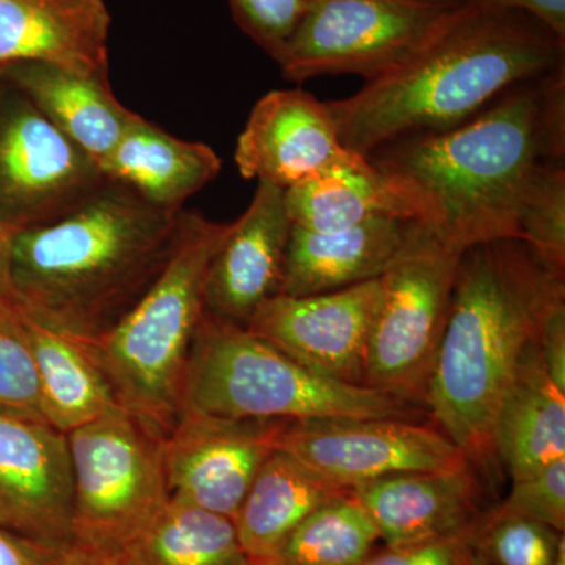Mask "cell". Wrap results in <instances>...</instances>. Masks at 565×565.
<instances>
[{"label": "cell", "instance_id": "obj_40", "mask_svg": "<svg viewBox=\"0 0 565 565\" xmlns=\"http://www.w3.org/2000/svg\"><path fill=\"white\" fill-rule=\"evenodd\" d=\"M247 565H280L275 563L273 559H266V561H248Z\"/></svg>", "mask_w": 565, "mask_h": 565}, {"label": "cell", "instance_id": "obj_27", "mask_svg": "<svg viewBox=\"0 0 565 565\" xmlns=\"http://www.w3.org/2000/svg\"><path fill=\"white\" fill-rule=\"evenodd\" d=\"M381 541L362 503L345 492L319 505L286 539L277 555L280 565H356Z\"/></svg>", "mask_w": 565, "mask_h": 565}, {"label": "cell", "instance_id": "obj_39", "mask_svg": "<svg viewBox=\"0 0 565 565\" xmlns=\"http://www.w3.org/2000/svg\"><path fill=\"white\" fill-rule=\"evenodd\" d=\"M429 2L441 3V6L456 7L460 3L467 2V0H429Z\"/></svg>", "mask_w": 565, "mask_h": 565}, {"label": "cell", "instance_id": "obj_30", "mask_svg": "<svg viewBox=\"0 0 565 565\" xmlns=\"http://www.w3.org/2000/svg\"><path fill=\"white\" fill-rule=\"evenodd\" d=\"M486 565H565V535L544 523L490 508L478 525Z\"/></svg>", "mask_w": 565, "mask_h": 565}, {"label": "cell", "instance_id": "obj_19", "mask_svg": "<svg viewBox=\"0 0 565 565\" xmlns=\"http://www.w3.org/2000/svg\"><path fill=\"white\" fill-rule=\"evenodd\" d=\"M414 222L374 217L352 228L330 233L292 225L280 294L313 296L381 278L403 247Z\"/></svg>", "mask_w": 565, "mask_h": 565}, {"label": "cell", "instance_id": "obj_31", "mask_svg": "<svg viewBox=\"0 0 565 565\" xmlns=\"http://www.w3.org/2000/svg\"><path fill=\"white\" fill-rule=\"evenodd\" d=\"M315 0H228L236 24L275 62Z\"/></svg>", "mask_w": 565, "mask_h": 565}, {"label": "cell", "instance_id": "obj_13", "mask_svg": "<svg viewBox=\"0 0 565 565\" xmlns=\"http://www.w3.org/2000/svg\"><path fill=\"white\" fill-rule=\"evenodd\" d=\"M285 422L184 412L162 441L170 500L234 520Z\"/></svg>", "mask_w": 565, "mask_h": 565}, {"label": "cell", "instance_id": "obj_35", "mask_svg": "<svg viewBox=\"0 0 565 565\" xmlns=\"http://www.w3.org/2000/svg\"><path fill=\"white\" fill-rule=\"evenodd\" d=\"M65 550L36 544L0 527V565H55Z\"/></svg>", "mask_w": 565, "mask_h": 565}, {"label": "cell", "instance_id": "obj_6", "mask_svg": "<svg viewBox=\"0 0 565 565\" xmlns=\"http://www.w3.org/2000/svg\"><path fill=\"white\" fill-rule=\"evenodd\" d=\"M184 412L230 419L401 418L424 408L370 386L323 377L245 327L204 311L184 386ZM182 412V414H184Z\"/></svg>", "mask_w": 565, "mask_h": 565}, {"label": "cell", "instance_id": "obj_15", "mask_svg": "<svg viewBox=\"0 0 565 565\" xmlns=\"http://www.w3.org/2000/svg\"><path fill=\"white\" fill-rule=\"evenodd\" d=\"M356 154L341 143L326 102L297 88L267 93L255 104L234 159L245 180L286 191Z\"/></svg>", "mask_w": 565, "mask_h": 565}, {"label": "cell", "instance_id": "obj_38", "mask_svg": "<svg viewBox=\"0 0 565 565\" xmlns=\"http://www.w3.org/2000/svg\"><path fill=\"white\" fill-rule=\"evenodd\" d=\"M55 565H118L114 557L73 545L66 548Z\"/></svg>", "mask_w": 565, "mask_h": 565}, {"label": "cell", "instance_id": "obj_7", "mask_svg": "<svg viewBox=\"0 0 565 565\" xmlns=\"http://www.w3.org/2000/svg\"><path fill=\"white\" fill-rule=\"evenodd\" d=\"M462 253L423 223H412L403 247L381 275V305L367 345L364 386L427 412L424 397Z\"/></svg>", "mask_w": 565, "mask_h": 565}, {"label": "cell", "instance_id": "obj_8", "mask_svg": "<svg viewBox=\"0 0 565 565\" xmlns=\"http://www.w3.org/2000/svg\"><path fill=\"white\" fill-rule=\"evenodd\" d=\"M74 545L117 557L169 501L162 441L122 408L66 434Z\"/></svg>", "mask_w": 565, "mask_h": 565}, {"label": "cell", "instance_id": "obj_11", "mask_svg": "<svg viewBox=\"0 0 565 565\" xmlns=\"http://www.w3.org/2000/svg\"><path fill=\"white\" fill-rule=\"evenodd\" d=\"M275 449L343 490L388 476L470 467L438 427L401 418L294 419Z\"/></svg>", "mask_w": 565, "mask_h": 565}, {"label": "cell", "instance_id": "obj_34", "mask_svg": "<svg viewBox=\"0 0 565 565\" xmlns=\"http://www.w3.org/2000/svg\"><path fill=\"white\" fill-rule=\"evenodd\" d=\"M537 348L546 373L565 392V302L557 303L546 316Z\"/></svg>", "mask_w": 565, "mask_h": 565}, {"label": "cell", "instance_id": "obj_20", "mask_svg": "<svg viewBox=\"0 0 565 565\" xmlns=\"http://www.w3.org/2000/svg\"><path fill=\"white\" fill-rule=\"evenodd\" d=\"M0 77L25 96L104 170L137 114L110 90L109 76H85L46 63H18Z\"/></svg>", "mask_w": 565, "mask_h": 565}, {"label": "cell", "instance_id": "obj_25", "mask_svg": "<svg viewBox=\"0 0 565 565\" xmlns=\"http://www.w3.org/2000/svg\"><path fill=\"white\" fill-rule=\"evenodd\" d=\"M22 316L35 353L47 424L66 435L118 408L109 382L87 344Z\"/></svg>", "mask_w": 565, "mask_h": 565}, {"label": "cell", "instance_id": "obj_26", "mask_svg": "<svg viewBox=\"0 0 565 565\" xmlns=\"http://www.w3.org/2000/svg\"><path fill=\"white\" fill-rule=\"evenodd\" d=\"M118 565H247L228 516L170 500L115 557Z\"/></svg>", "mask_w": 565, "mask_h": 565}, {"label": "cell", "instance_id": "obj_18", "mask_svg": "<svg viewBox=\"0 0 565 565\" xmlns=\"http://www.w3.org/2000/svg\"><path fill=\"white\" fill-rule=\"evenodd\" d=\"M110 22L104 0H0V71L46 63L107 76Z\"/></svg>", "mask_w": 565, "mask_h": 565}, {"label": "cell", "instance_id": "obj_2", "mask_svg": "<svg viewBox=\"0 0 565 565\" xmlns=\"http://www.w3.org/2000/svg\"><path fill=\"white\" fill-rule=\"evenodd\" d=\"M564 66L565 39L544 22L467 0L407 62L326 106L341 143L366 158L393 141L456 128L516 85Z\"/></svg>", "mask_w": 565, "mask_h": 565}, {"label": "cell", "instance_id": "obj_22", "mask_svg": "<svg viewBox=\"0 0 565 565\" xmlns=\"http://www.w3.org/2000/svg\"><path fill=\"white\" fill-rule=\"evenodd\" d=\"M494 446L512 482L565 459V392L546 373L537 340L516 366L498 414Z\"/></svg>", "mask_w": 565, "mask_h": 565}, {"label": "cell", "instance_id": "obj_9", "mask_svg": "<svg viewBox=\"0 0 565 565\" xmlns=\"http://www.w3.org/2000/svg\"><path fill=\"white\" fill-rule=\"evenodd\" d=\"M456 7L429 0H315L277 61L281 76L296 84L344 74L373 81L407 62Z\"/></svg>", "mask_w": 565, "mask_h": 565}, {"label": "cell", "instance_id": "obj_1", "mask_svg": "<svg viewBox=\"0 0 565 565\" xmlns=\"http://www.w3.org/2000/svg\"><path fill=\"white\" fill-rule=\"evenodd\" d=\"M564 156L565 66L516 85L456 128L393 141L366 158L404 193L416 222L465 252L516 237L527 181Z\"/></svg>", "mask_w": 565, "mask_h": 565}, {"label": "cell", "instance_id": "obj_12", "mask_svg": "<svg viewBox=\"0 0 565 565\" xmlns=\"http://www.w3.org/2000/svg\"><path fill=\"white\" fill-rule=\"evenodd\" d=\"M381 297V278L313 296L278 294L259 305L245 329L316 374L364 386Z\"/></svg>", "mask_w": 565, "mask_h": 565}, {"label": "cell", "instance_id": "obj_33", "mask_svg": "<svg viewBox=\"0 0 565 565\" xmlns=\"http://www.w3.org/2000/svg\"><path fill=\"white\" fill-rule=\"evenodd\" d=\"M356 565H486L478 548V526L451 537L405 546H386Z\"/></svg>", "mask_w": 565, "mask_h": 565}, {"label": "cell", "instance_id": "obj_37", "mask_svg": "<svg viewBox=\"0 0 565 565\" xmlns=\"http://www.w3.org/2000/svg\"><path fill=\"white\" fill-rule=\"evenodd\" d=\"M11 237L13 233L0 225V302L18 307L10 277Z\"/></svg>", "mask_w": 565, "mask_h": 565}, {"label": "cell", "instance_id": "obj_16", "mask_svg": "<svg viewBox=\"0 0 565 565\" xmlns=\"http://www.w3.org/2000/svg\"><path fill=\"white\" fill-rule=\"evenodd\" d=\"M292 222L285 189L258 181L250 206L215 253L204 282V311L245 327L259 305L280 294Z\"/></svg>", "mask_w": 565, "mask_h": 565}, {"label": "cell", "instance_id": "obj_29", "mask_svg": "<svg viewBox=\"0 0 565 565\" xmlns=\"http://www.w3.org/2000/svg\"><path fill=\"white\" fill-rule=\"evenodd\" d=\"M0 415L46 423L28 323L20 308L3 302H0Z\"/></svg>", "mask_w": 565, "mask_h": 565}, {"label": "cell", "instance_id": "obj_5", "mask_svg": "<svg viewBox=\"0 0 565 565\" xmlns=\"http://www.w3.org/2000/svg\"><path fill=\"white\" fill-rule=\"evenodd\" d=\"M232 226L181 210L166 269L109 333L87 344L118 407L158 440L169 437L184 412L185 374L204 315L207 269Z\"/></svg>", "mask_w": 565, "mask_h": 565}, {"label": "cell", "instance_id": "obj_14", "mask_svg": "<svg viewBox=\"0 0 565 565\" xmlns=\"http://www.w3.org/2000/svg\"><path fill=\"white\" fill-rule=\"evenodd\" d=\"M68 438L46 423L0 415V527L65 550L73 541Z\"/></svg>", "mask_w": 565, "mask_h": 565}, {"label": "cell", "instance_id": "obj_21", "mask_svg": "<svg viewBox=\"0 0 565 565\" xmlns=\"http://www.w3.org/2000/svg\"><path fill=\"white\" fill-rule=\"evenodd\" d=\"M221 170L222 159L207 145L177 139L137 115L103 173L132 189L145 202L178 211Z\"/></svg>", "mask_w": 565, "mask_h": 565}, {"label": "cell", "instance_id": "obj_4", "mask_svg": "<svg viewBox=\"0 0 565 565\" xmlns=\"http://www.w3.org/2000/svg\"><path fill=\"white\" fill-rule=\"evenodd\" d=\"M181 210H162L106 180L65 217L11 237L21 313L81 343L109 333L172 258Z\"/></svg>", "mask_w": 565, "mask_h": 565}, {"label": "cell", "instance_id": "obj_36", "mask_svg": "<svg viewBox=\"0 0 565 565\" xmlns=\"http://www.w3.org/2000/svg\"><path fill=\"white\" fill-rule=\"evenodd\" d=\"M497 6L523 10L544 22L561 39H565V0H484Z\"/></svg>", "mask_w": 565, "mask_h": 565}, {"label": "cell", "instance_id": "obj_17", "mask_svg": "<svg viewBox=\"0 0 565 565\" xmlns=\"http://www.w3.org/2000/svg\"><path fill=\"white\" fill-rule=\"evenodd\" d=\"M386 546H405L465 533L490 508L487 486L473 467L403 473L353 487Z\"/></svg>", "mask_w": 565, "mask_h": 565}, {"label": "cell", "instance_id": "obj_28", "mask_svg": "<svg viewBox=\"0 0 565 565\" xmlns=\"http://www.w3.org/2000/svg\"><path fill=\"white\" fill-rule=\"evenodd\" d=\"M516 237L565 275L564 159L546 161L534 170L516 210Z\"/></svg>", "mask_w": 565, "mask_h": 565}, {"label": "cell", "instance_id": "obj_23", "mask_svg": "<svg viewBox=\"0 0 565 565\" xmlns=\"http://www.w3.org/2000/svg\"><path fill=\"white\" fill-rule=\"evenodd\" d=\"M292 225L316 233L340 232L374 217L415 221L404 193L362 154L285 191Z\"/></svg>", "mask_w": 565, "mask_h": 565}, {"label": "cell", "instance_id": "obj_10", "mask_svg": "<svg viewBox=\"0 0 565 565\" xmlns=\"http://www.w3.org/2000/svg\"><path fill=\"white\" fill-rule=\"evenodd\" d=\"M102 169L0 77V225L24 232L65 217L106 182Z\"/></svg>", "mask_w": 565, "mask_h": 565}, {"label": "cell", "instance_id": "obj_24", "mask_svg": "<svg viewBox=\"0 0 565 565\" xmlns=\"http://www.w3.org/2000/svg\"><path fill=\"white\" fill-rule=\"evenodd\" d=\"M345 492L351 490L323 481L275 449L259 468L233 520L245 556L248 561L273 559L315 509Z\"/></svg>", "mask_w": 565, "mask_h": 565}, {"label": "cell", "instance_id": "obj_3", "mask_svg": "<svg viewBox=\"0 0 565 565\" xmlns=\"http://www.w3.org/2000/svg\"><path fill=\"white\" fill-rule=\"evenodd\" d=\"M561 302L565 275L519 237L462 253L424 404L486 486L500 473L494 429L516 366Z\"/></svg>", "mask_w": 565, "mask_h": 565}, {"label": "cell", "instance_id": "obj_32", "mask_svg": "<svg viewBox=\"0 0 565 565\" xmlns=\"http://www.w3.org/2000/svg\"><path fill=\"white\" fill-rule=\"evenodd\" d=\"M492 508L500 514L523 516L565 533V459L512 482L508 498Z\"/></svg>", "mask_w": 565, "mask_h": 565}]
</instances>
